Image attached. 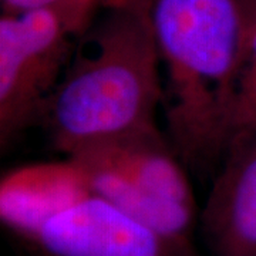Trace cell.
Here are the masks:
<instances>
[{"instance_id": "1", "label": "cell", "mask_w": 256, "mask_h": 256, "mask_svg": "<svg viewBox=\"0 0 256 256\" xmlns=\"http://www.w3.org/2000/svg\"><path fill=\"white\" fill-rule=\"evenodd\" d=\"M161 60L136 0H104L77 37L40 120L67 156L152 132L164 100Z\"/></svg>"}, {"instance_id": "2", "label": "cell", "mask_w": 256, "mask_h": 256, "mask_svg": "<svg viewBox=\"0 0 256 256\" xmlns=\"http://www.w3.org/2000/svg\"><path fill=\"white\" fill-rule=\"evenodd\" d=\"M165 68L172 150L205 165L226 151L256 0H136Z\"/></svg>"}, {"instance_id": "3", "label": "cell", "mask_w": 256, "mask_h": 256, "mask_svg": "<svg viewBox=\"0 0 256 256\" xmlns=\"http://www.w3.org/2000/svg\"><path fill=\"white\" fill-rule=\"evenodd\" d=\"M77 36L58 13L30 10L0 18V142L40 120Z\"/></svg>"}, {"instance_id": "4", "label": "cell", "mask_w": 256, "mask_h": 256, "mask_svg": "<svg viewBox=\"0 0 256 256\" xmlns=\"http://www.w3.org/2000/svg\"><path fill=\"white\" fill-rule=\"evenodd\" d=\"M26 240L42 256H175L154 230L92 191L47 216Z\"/></svg>"}, {"instance_id": "5", "label": "cell", "mask_w": 256, "mask_h": 256, "mask_svg": "<svg viewBox=\"0 0 256 256\" xmlns=\"http://www.w3.org/2000/svg\"><path fill=\"white\" fill-rule=\"evenodd\" d=\"M202 210V229L216 256H256V131L238 134Z\"/></svg>"}, {"instance_id": "6", "label": "cell", "mask_w": 256, "mask_h": 256, "mask_svg": "<svg viewBox=\"0 0 256 256\" xmlns=\"http://www.w3.org/2000/svg\"><path fill=\"white\" fill-rule=\"evenodd\" d=\"M70 156L112 170L158 200L196 210L190 181L176 161L178 156L168 148L158 130Z\"/></svg>"}, {"instance_id": "7", "label": "cell", "mask_w": 256, "mask_h": 256, "mask_svg": "<svg viewBox=\"0 0 256 256\" xmlns=\"http://www.w3.org/2000/svg\"><path fill=\"white\" fill-rule=\"evenodd\" d=\"M88 191L82 171L68 158L23 168L2 182L0 216L8 228L26 239L47 216Z\"/></svg>"}, {"instance_id": "8", "label": "cell", "mask_w": 256, "mask_h": 256, "mask_svg": "<svg viewBox=\"0 0 256 256\" xmlns=\"http://www.w3.org/2000/svg\"><path fill=\"white\" fill-rule=\"evenodd\" d=\"M104 0H2L4 13L53 10L58 13L78 37L96 18Z\"/></svg>"}, {"instance_id": "9", "label": "cell", "mask_w": 256, "mask_h": 256, "mask_svg": "<svg viewBox=\"0 0 256 256\" xmlns=\"http://www.w3.org/2000/svg\"><path fill=\"white\" fill-rule=\"evenodd\" d=\"M252 131H256V58L245 57L235 88L232 138Z\"/></svg>"}, {"instance_id": "10", "label": "cell", "mask_w": 256, "mask_h": 256, "mask_svg": "<svg viewBox=\"0 0 256 256\" xmlns=\"http://www.w3.org/2000/svg\"><path fill=\"white\" fill-rule=\"evenodd\" d=\"M245 57H252L256 58V8L254 12V18L250 22V28H249V34H248V44ZM245 60V58H244Z\"/></svg>"}]
</instances>
